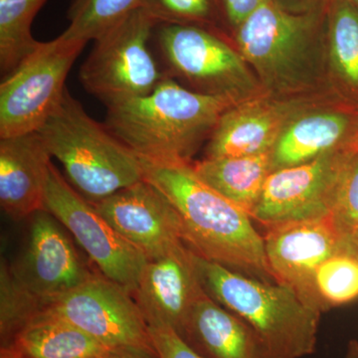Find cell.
Wrapping results in <instances>:
<instances>
[{
    "mask_svg": "<svg viewBox=\"0 0 358 358\" xmlns=\"http://www.w3.org/2000/svg\"><path fill=\"white\" fill-rule=\"evenodd\" d=\"M141 160L145 180L176 209L188 248L249 277L275 282L264 237L249 213L202 181L190 162Z\"/></svg>",
    "mask_w": 358,
    "mask_h": 358,
    "instance_id": "6da1fadb",
    "label": "cell"
},
{
    "mask_svg": "<svg viewBox=\"0 0 358 358\" xmlns=\"http://www.w3.org/2000/svg\"><path fill=\"white\" fill-rule=\"evenodd\" d=\"M0 352L20 358H102L114 350L63 317L44 310Z\"/></svg>",
    "mask_w": 358,
    "mask_h": 358,
    "instance_id": "ffe728a7",
    "label": "cell"
},
{
    "mask_svg": "<svg viewBox=\"0 0 358 358\" xmlns=\"http://www.w3.org/2000/svg\"><path fill=\"white\" fill-rule=\"evenodd\" d=\"M345 253L358 261V230L345 233Z\"/></svg>",
    "mask_w": 358,
    "mask_h": 358,
    "instance_id": "1f68e13d",
    "label": "cell"
},
{
    "mask_svg": "<svg viewBox=\"0 0 358 358\" xmlns=\"http://www.w3.org/2000/svg\"><path fill=\"white\" fill-rule=\"evenodd\" d=\"M355 150L338 148L306 164L272 171L251 217L267 227L331 215L341 173Z\"/></svg>",
    "mask_w": 358,
    "mask_h": 358,
    "instance_id": "8fae6325",
    "label": "cell"
},
{
    "mask_svg": "<svg viewBox=\"0 0 358 358\" xmlns=\"http://www.w3.org/2000/svg\"><path fill=\"white\" fill-rule=\"evenodd\" d=\"M327 11L289 13L268 0L231 33L265 93L298 95L329 77Z\"/></svg>",
    "mask_w": 358,
    "mask_h": 358,
    "instance_id": "3957f363",
    "label": "cell"
},
{
    "mask_svg": "<svg viewBox=\"0 0 358 358\" xmlns=\"http://www.w3.org/2000/svg\"><path fill=\"white\" fill-rule=\"evenodd\" d=\"M268 0H217L219 22L230 34Z\"/></svg>",
    "mask_w": 358,
    "mask_h": 358,
    "instance_id": "f546056e",
    "label": "cell"
},
{
    "mask_svg": "<svg viewBox=\"0 0 358 358\" xmlns=\"http://www.w3.org/2000/svg\"><path fill=\"white\" fill-rule=\"evenodd\" d=\"M22 253L9 264L16 281L42 299L55 298L81 286L96 274L78 254L67 229L46 209L29 218Z\"/></svg>",
    "mask_w": 358,
    "mask_h": 358,
    "instance_id": "4fadbf2b",
    "label": "cell"
},
{
    "mask_svg": "<svg viewBox=\"0 0 358 358\" xmlns=\"http://www.w3.org/2000/svg\"><path fill=\"white\" fill-rule=\"evenodd\" d=\"M193 258L204 291L252 327L265 358H303L315 352L322 312L294 289L249 277L194 252Z\"/></svg>",
    "mask_w": 358,
    "mask_h": 358,
    "instance_id": "277c9868",
    "label": "cell"
},
{
    "mask_svg": "<svg viewBox=\"0 0 358 358\" xmlns=\"http://www.w3.org/2000/svg\"><path fill=\"white\" fill-rule=\"evenodd\" d=\"M155 25L138 7L94 40L80 81L106 107L147 96L167 78L150 48Z\"/></svg>",
    "mask_w": 358,
    "mask_h": 358,
    "instance_id": "52a82bcc",
    "label": "cell"
},
{
    "mask_svg": "<svg viewBox=\"0 0 358 358\" xmlns=\"http://www.w3.org/2000/svg\"><path fill=\"white\" fill-rule=\"evenodd\" d=\"M87 42L61 34L41 42L0 85V138L38 131L64 95L66 80Z\"/></svg>",
    "mask_w": 358,
    "mask_h": 358,
    "instance_id": "ba28073f",
    "label": "cell"
},
{
    "mask_svg": "<svg viewBox=\"0 0 358 358\" xmlns=\"http://www.w3.org/2000/svg\"><path fill=\"white\" fill-rule=\"evenodd\" d=\"M180 338L203 358H265L252 327L206 293L193 308Z\"/></svg>",
    "mask_w": 358,
    "mask_h": 358,
    "instance_id": "d6986e66",
    "label": "cell"
},
{
    "mask_svg": "<svg viewBox=\"0 0 358 358\" xmlns=\"http://www.w3.org/2000/svg\"><path fill=\"white\" fill-rule=\"evenodd\" d=\"M159 358H203L192 350L173 329L164 326H148Z\"/></svg>",
    "mask_w": 358,
    "mask_h": 358,
    "instance_id": "f1b7e54d",
    "label": "cell"
},
{
    "mask_svg": "<svg viewBox=\"0 0 358 358\" xmlns=\"http://www.w3.org/2000/svg\"><path fill=\"white\" fill-rule=\"evenodd\" d=\"M329 79L341 102L358 110V10L348 0H331L327 11Z\"/></svg>",
    "mask_w": 358,
    "mask_h": 358,
    "instance_id": "7402d4cb",
    "label": "cell"
},
{
    "mask_svg": "<svg viewBox=\"0 0 358 358\" xmlns=\"http://www.w3.org/2000/svg\"><path fill=\"white\" fill-rule=\"evenodd\" d=\"M91 204L148 260L185 244L176 209L145 179Z\"/></svg>",
    "mask_w": 358,
    "mask_h": 358,
    "instance_id": "9a60e30c",
    "label": "cell"
},
{
    "mask_svg": "<svg viewBox=\"0 0 358 358\" xmlns=\"http://www.w3.org/2000/svg\"><path fill=\"white\" fill-rule=\"evenodd\" d=\"M315 288L327 310L358 299V261L350 254L331 257L315 274Z\"/></svg>",
    "mask_w": 358,
    "mask_h": 358,
    "instance_id": "484cf974",
    "label": "cell"
},
{
    "mask_svg": "<svg viewBox=\"0 0 358 358\" xmlns=\"http://www.w3.org/2000/svg\"><path fill=\"white\" fill-rule=\"evenodd\" d=\"M284 10L294 14H306L322 11L329 7L331 0H273Z\"/></svg>",
    "mask_w": 358,
    "mask_h": 358,
    "instance_id": "4dcf8cb0",
    "label": "cell"
},
{
    "mask_svg": "<svg viewBox=\"0 0 358 358\" xmlns=\"http://www.w3.org/2000/svg\"><path fill=\"white\" fill-rule=\"evenodd\" d=\"M205 293L193 251L182 244L147 261L133 296L148 326L169 327L181 336Z\"/></svg>",
    "mask_w": 358,
    "mask_h": 358,
    "instance_id": "2e32d148",
    "label": "cell"
},
{
    "mask_svg": "<svg viewBox=\"0 0 358 358\" xmlns=\"http://www.w3.org/2000/svg\"><path fill=\"white\" fill-rule=\"evenodd\" d=\"M352 147L355 148V150H358V124L357 129H355V133L353 134Z\"/></svg>",
    "mask_w": 358,
    "mask_h": 358,
    "instance_id": "e575fe53",
    "label": "cell"
},
{
    "mask_svg": "<svg viewBox=\"0 0 358 358\" xmlns=\"http://www.w3.org/2000/svg\"><path fill=\"white\" fill-rule=\"evenodd\" d=\"M45 209L64 225L103 275L134 293L147 257L124 239L53 164Z\"/></svg>",
    "mask_w": 358,
    "mask_h": 358,
    "instance_id": "30bf717a",
    "label": "cell"
},
{
    "mask_svg": "<svg viewBox=\"0 0 358 358\" xmlns=\"http://www.w3.org/2000/svg\"><path fill=\"white\" fill-rule=\"evenodd\" d=\"M51 159L38 131L0 138V204L9 217L45 209Z\"/></svg>",
    "mask_w": 358,
    "mask_h": 358,
    "instance_id": "e0dca14e",
    "label": "cell"
},
{
    "mask_svg": "<svg viewBox=\"0 0 358 358\" xmlns=\"http://www.w3.org/2000/svg\"><path fill=\"white\" fill-rule=\"evenodd\" d=\"M140 0H72L68 9L70 24L63 34L88 43L124 20Z\"/></svg>",
    "mask_w": 358,
    "mask_h": 358,
    "instance_id": "cb8c5ba5",
    "label": "cell"
},
{
    "mask_svg": "<svg viewBox=\"0 0 358 358\" xmlns=\"http://www.w3.org/2000/svg\"><path fill=\"white\" fill-rule=\"evenodd\" d=\"M242 101L197 93L167 77L148 95L107 107L103 124L141 159L190 162L224 113Z\"/></svg>",
    "mask_w": 358,
    "mask_h": 358,
    "instance_id": "7a4b0ae2",
    "label": "cell"
},
{
    "mask_svg": "<svg viewBox=\"0 0 358 358\" xmlns=\"http://www.w3.org/2000/svg\"><path fill=\"white\" fill-rule=\"evenodd\" d=\"M138 7L157 24L196 25L221 31L217 0H140Z\"/></svg>",
    "mask_w": 358,
    "mask_h": 358,
    "instance_id": "4316f807",
    "label": "cell"
},
{
    "mask_svg": "<svg viewBox=\"0 0 358 358\" xmlns=\"http://www.w3.org/2000/svg\"><path fill=\"white\" fill-rule=\"evenodd\" d=\"M192 167L207 185L251 215L273 171L272 150L244 157H205Z\"/></svg>",
    "mask_w": 358,
    "mask_h": 358,
    "instance_id": "44dd1931",
    "label": "cell"
},
{
    "mask_svg": "<svg viewBox=\"0 0 358 358\" xmlns=\"http://www.w3.org/2000/svg\"><path fill=\"white\" fill-rule=\"evenodd\" d=\"M44 310L43 299L16 281L6 259L0 264V348Z\"/></svg>",
    "mask_w": 358,
    "mask_h": 358,
    "instance_id": "d4e9b609",
    "label": "cell"
},
{
    "mask_svg": "<svg viewBox=\"0 0 358 358\" xmlns=\"http://www.w3.org/2000/svg\"><path fill=\"white\" fill-rule=\"evenodd\" d=\"M48 0H0V71L13 73L41 42L31 34L33 20Z\"/></svg>",
    "mask_w": 358,
    "mask_h": 358,
    "instance_id": "603a6c76",
    "label": "cell"
},
{
    "mask_svg": "<svg viewBox=\"0 0 358 358\" xmlns=\"http://www.w3.org/2000/svg\"><path fill=\"white\" fill-rule=\"evenodd\" d=\"M343 358H358V341L353 339L348 343L345 357Z\"/></svg>",
    "mask_w": 358,
    "mask_h": 358,
    "instance_id": "836d02e7",
    "label": "cell"
},
{
    "mask_svg": "<svg viewBox=\"0 0 358 358\" xmlns=\"http://www.w3.org/2000/svg\"><path fill=\"white\" fill-rule=\"evenodd\" d=\"M357 124L358 110L345 103H334L326 109L315 107L299 115L273 148V171L306 164L338 148L352 147Z\"/></svg>",
    "mask_w": 358,
    "mask_h": 358,
    "instance_id": "ac0fdd59",
    "label": "cell"
},
{
    "mask_svg": "<svg viewBox=\"0 0 358 358\" xmlns=\"http://www.w3.org/2000/svg\"><path fill=\"white\" fill-rule=\"evenodd\" d=\"M0 358H20V357H14V355H10V353L0 352Z\"/></svg>",
    "mask_w": 358,
    "mask_h": 358,
    "instance_id": "d590c367",
    "label": "cell"
},
{
    "mask_svg": "<svg viewBox=\"0 0 358 358\" xmlns=\"http://www.w3.org/2000/svg\"><path fill=\"white\" fill-rule=\"evenodd\" d=\"M38 133L70 185L90 203L145 179L140 157L92 119L68 88Z\"/></svg>",
    "mask_w": 358,
    "mask_h": 358,
    "instance_id": "5b68a950",
    "label": "cell"
},
{
    "mask_svg": "<svg viewBox=\"0 0 358 358\" xmlns=\"http://www.w3.org/2000/svg\"><path fill=\"white\" fill-rule=\"evenodd\" d=\"M44 310L63 317L114 352L157 355L150 327L133 294L105 275L55 298Z\"/></svg>",
    "mask_w": 358,
    "mask_h": 358,
    "instance_id": "9c48e42d",
    "label": "cell"
},
{
    "mask_svg": "<svg viewBox=\"0 0 358 358\" xmlns=\"http://www.w3.org/2000/svg\"><path fill=\"white\" fill-rule=\"evenodd\" d=\"M315 102L262 93L231 107L220 117L206 147L207 159L271 152L284 129Z\"/></svg>",
    "mask_w": 358,
    "mask_h": 358,
    "instance_id": "5bb4252c",
    "label": "cell"
},
{
    "mask_svg": "<svg viewBox=\"0 0 358 358\" xmlns=\"http://www.w3.org/2000/svg\"><path fill=\"white\" fill-rule=\"evenodd\" d=\"M164 73L205 95L246 99L265 93L225 33L196 25H155L154 35Z\"/></svg>",
    "mask_w": 358,
    "mask_h": 358,
    "instance_id": "8992f818",
    "label": "cell"
},
{
    "mask_svg": "<svg viewBox=\"0 0 358 358\" xmlns=\"http://www.w3.org/2000/svg\"><path fill=\"white\" fill-rule=\"evenodd\" d=\"M333 215L343 232L358 230V150L350 155L341 173Z\"/></svg>",
    "mask_w": 358,
    "mask_h": 358,
    "instance_id": "83f0119b",
    "label": "cell"
},
{
    "mask_svg": "<svg viewBox=\"0 0 358 358\" xmlns=\"http://www.w3.org/2000/svg\"><path fill=\"white\" fill-rule=\"evenodd\" d=\"M102 358H159L154 355H145V353L131 352H112Z\"/></svg>",
    "mask_w": 358,
    "mask_h": 358,
    "instance_id": "d6a6232c",
    "label": "cell"
},
{
    "mask_svg": "<svg viewBox=\"0 0 358 358\" xmlns=\"http://www.w3.org/2000/svg\"><path fill=\"white\" fill-rule=\"evenodd\" d=\"M348 1L358 10V0H348Z\"/></svg>",
    "mask_w": 358,
    "mask_h": 358,
    "instance_id": "8d00e7d4",
    "label": "cell"
},
{
    "mask_svg": "<svg viewBox=\"0 0 358 358\" xmlns=\"http://www.w3.org/2000/svg\"><path fill=\"white\" fill-rule=\"evenodd\" d=\"M266 228V256L275 282L294 289L320 312L327 310L315 288V274L327 259L345 253V233L333 214Z\"/></svg>",
    "mask_w": 358,
    "mask_h": 358,
    "instance_id": "7c38bea8",
    "label": "cell"
}]
</instances>
